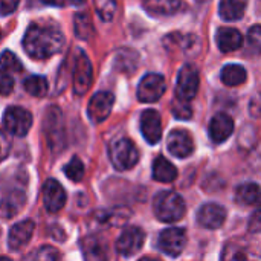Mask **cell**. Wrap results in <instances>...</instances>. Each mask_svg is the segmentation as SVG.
Masks as SVG:
<instances>
[{
    "instance_id": "obj_1",
    "label": "cell",
    "mask_w": 261,
    "mask_h": 261,
    "mask_svg": "<svg viewBox=\"0 0 261 261\" xmlns=\"http://www.w3.org/2000/svg\"><path fill=\"white\" fill-rule=\"evenodd\" d=\"M64 46L63 32L52 24L34 23L26 29L23 47L31 58L46 60L58 54Z\"/></svg>"
},
{
    "instance_id": "obj_2",
    "label": "cell",
    "mask_w": 261,
    "mask_h": 261,
    "mask_svg": "<svg viewBox=\"0 0 261 261\" xmlns=\"http://www.w3.org/2000/svg\"><path fill=\"white\" fill-rule=\"evenodd\" d=\"M220 261H261V231L228 242Z\"/></svg>"
},
{
    "instance_id": "obj_3",
    "label": "cell",
    "mask_w": 261,
    "mask_h": 261,
    "mask_svg": "<svg viewBox=\"0 0 261 261\" xmlns=\"http://www.w3.org/2000/svg\"><path fill=\"white\" fill-rule=\"evenodd\" d=\"M153 210L161 222L174 223L184 217L187 205L184 197L176 191H161L153 200Z\"/></svg>"
},
{
    "instance_id": "obj_4",
    "label": "cell",
    "mask_w": 261,
    "mask_h": 261,
    "mask_svg": "<svg viewBox=\"0 0 261 261\" xmlns=\"http://www.w3.org/2000/svg\"><path fill=\"white\" fill-rule=\"evenodd\" d=\"M109 156L113 167L119 171L132 170L139 161V151L136 145L127 138L113 141L109 148Z\"/></svg>"
},
{
    "instance_id": "obj_5",
    "label": "cell",
    "mask_w": 261,
    "mask_h": 261,
    "mask_svg": "<svg viewBox=\"0 0 261 261\" xmlns=\"http://www.w3.org/2000/svg\"><path fill=\"white\" fill-rule=\"evenodd\" d=\"M199 72L193 64H185L177 75V86H176V96L180 101H191L199 92Z\"/></svg>"
},
{
    "instance_id": "obj_6",
    "label": "cell",
    "mask_w": 261,
    "mask_h": 261,
    "mask_svg": "<svg viewBox=\"0 0 261 261\" xmlns=\"http://www.w3.org/2000/svg\"><path fill=\"white\" fill-rule=\"evenodd\" d=\"M3 125L11 135L24 136L32 125V115L23 107H8L3 115Z\"/></svg>"
},
{
    "instance_id": "obj_7",
    "label": "cell",
    "mask_w": 261,
    "mask_h": 261,
    "mask_svg": "<svg viewBox=\"0 0 261 261\" xmlns=\"http://www.w3.org/2000/svg\"><path fill=\"white\" fill-rule=\"evenodd\" d=\"M187 246V232L182 228H168L159 234L158 248L170 257H179Z\"/></svg>"
},
{
    "instance_id": "obj_8",
    "label": "cell",
    "mask_w": 261,
    "mask_h": 261,
    "mask_svg": "<svg viewBox=\"0 0 261 261\" xmlns=\"http://www.w3.org/2000/svg\"><path fill=\"white\" fill-rule=\"evenodd\" d=\"M165 93V80L159 73H147L138 86V99L141 102H156Z\"/></svg>"
},
{
    "instance_id": "obj_9",
    "label": "cell",
    "mask_w": 261,
    "mask_h": 261,
    "mask_svg": "<svg viewBox=\"0 0 261 261\" xmlns=\"http://www.w3.org/2000/svg\"><path fill=\"white\" fill-rule=\"evenodd\" d=\"M92 64L89 57L80 50L73 64V90L76 95H84L92 84Z\"/></svg>"
},
{
    "instance_id": "obj_10",
    "label": "cell",
    "mask_w": 261,
    "mask_h": 261,
    "mask_svg": "<svg viewBox=\"0 0 261 261\" xmlns=\"http://www.w3.org/2000/svg\"><path fill=\"white\" fill-rule=\"evenodd\" d=\"M115 104V96L110 92H98L95 93L87 106V115L92 122L99 124L106 121L112 112V107Z\"/></svg>"
},
{
    "instance_id": "obj_11",
    "label": "cell",
    "mask_w": 261,
    "mask_h": 261,
    "mask_svg": "<svg viewBox=\"0 0 261 261\" xmlns=\"http://www.w3.org/2000/svg\"><path fill=\"white\" fill-rule=\"evenodd\" d=\"M144 240H145V234L141 228L128 226L121 232L116 242V251L124 257H132L142 248Z\"/></svg>"
},
{
    "instance_id": "obj_12",
    "label": "cell",
    "mask_w": 261,
    "mask_h": 261,
    "mask_svg": "<svg viewBox=\"0 0 261 261\" xmlns=\"http://www.w3.org/2000/svg\"><path fill=\"white\" fill-rule=\"evenodd\" d=\"M167 147L173 156L179 159H185L193 154L194 141H193V136L187 130H174L170 133L167 139Z\"/></svg>"
},
{
    "instance_id": "obj_13",
    "label": "cell",
    "mask_w": 261,
    "mask_h": 261,
    "mask_svg": "<svg viewBox=\"0 0 261 261\" xmlns=\"http://www.w3.org/2000/svg\"><path fill=\"white\" fill-rule=\"evenodd\" d=\"M46 138L50 148H63L64 132H63V118L61 112L57 107H50L46 115Z\"/></svg>"
},
{
    "instance_id": "obj_14",
    "label": "cell",
    "mask_w": 261,
    "mask_h": 261,
    "mask_svg": "<svg viewBox=\"0 0 261 261\" xmlns=\"http://www.w3.org/2000/svg\"><path fill=\"white\" fill-rule=\"evenodd\" d=\"M226 220V210L217 203H205L197 211V223L206 229H219Z\"/></svg>"
},
{
    "instance_id": "obj_15",
    "label": "cell",
    "mask_w": 261,
    "mask_h": 261,
    "mask_svg": "<svg viewBox=\"0 0 261 261\" xmlns=\"http://www.w3.org/2000/svg\"><path fill=\"white\" fill-rule=\"evenodd\" d=\"M141 132L145 141L151 145L158 144L162 138V119L159 112L145 110L141 115Z\"/></svg>"
},
{
    "instance_id": "obj_16",
    "label": "cell",
    "mask_w": 261,
    "mask_h": 261,
    "mask_svg": "<svg viewBox=\"0 0 261 261\" xmlns=\"http://www.w3.org/2000/svg\"><path fill=\"white\" fill-rule=\"evenodd\" d=\"M44 208L49 213H58L66 203V191L55 179H47L43 185Z\"/></svg>"
},
{
    "instance_id": "obj_17",
    "label": "cell",
    "mask_w": 261,
    "mask_h": 261,
    "mask_svg": "<svg viewBox=\"0 0 261 261\" xmlns=\"http://www.w3.org/2000/svg\"><path fill=\"white\" fill-rule=\"evenodd\" d=\"M35 229V225L32 220H23L15 223L11 231H9V237H8V246L11 251H20L23 246L28 245V242L32 237V232Z\"/></svg>"
},
{
    "instance_id": "obj_18",
    "label": "cell",
    "mask_w": 261,
    "mask_h": 261,
    "mask_svg": "<svg viewBox=\"0 0 261 261\" xmlns=\"http://www.w3.org/2000/svg\"><path fill=\"white\" fill-rule=\"evenodd\" d=\"M234 132V121L226 113H217L210 122V138L216 144L225 142Z\"/></svg>"
},
{
    "instance_id": "obj_19",
    "label": "cell",
    "mask_w": 261,
    "mask_h": 261,
    "mask_svg": "<svg viewBox=\"0 0 261 261\" xmlns=\"http://www.w3.org/2000/svg\"><path fill=\"white\" fill-rule=\"evenodd\" d=\"M217 46L222 52H234L242 47L243 37L234 28H220L217 31Z\"/></svg>"
},
{
    "instance_id": "obj_20",
    "label": "cell",
    "mask_w": 261,
    "mask_h": 261,
    "mask_svg": "<svg viewBox=\"0 0 261 261\" xmlns=\"http://www.w3.org/2000/svg\"><path fill=\"white\" fill-rule=\"evenodd\" d=\"M24 205V194L18 191L8 193L0 199V217L2 219H12L18 214V211Z\"/></svg>"
},
{
    "instance_id": "obj_21",
    "label": "cell",
    "mask_w": 261,
    "mask_h": 261,
    "mask_svg": "<svg viewBox=\"0 0 261 261\" xmlns=\"http://www.w3.org/2000/svg\"><path fill=\"white\" fill-rule=\"evenodd\" d=\"M236 200L240 205H258L261 203V187L254 182H246L237 187L236 190Z\"/></svg>"
},
{
    "instance_id": "obj_22",
    "label": "cell",
    "mask_w": 261,
    "mask_h": 261,
    "mask_svg": "<svg viewBox=\"0 0 261 261\" xmlns=\"http://www.w3.org/2000/svg\"><path fill=\"white\" fill-rule=\"evenodd\" d=\"M153 177L158 182L170 184L177 177V168L164 156H159L153 162Z\"/></svg>"
},
{
    "instance_id": "obj_23",
    "label": "cell",
    "mask_w": 261,
    "mask_h": 261,
    "mask_svg": "<svg viewBox=\"0 0 261 261\" xmlns=\"http://www.w3.org/2000/svg\"><path fill=\"white\" fill-rule=\"evenodd\" d=\"M246 9V0H220L219 12L220 17L226 21L240 20Z\"/></svg>"
},
{
    "instance_id": "obj_24",
    "label": "cell",
    "mask_w": 261,
    "mask_h": 261,
    "mask_svg": "<svg viewBox=\"0 0 261 261\" xmlns=\"http://www.w3.org/2000/svg\"><path fill=\"white\" fill-rule=\"evenodd\" d=\"M246 78H248V73L245 67L240 64H228L222 69V73H220L222 83L228 87L240 86L246 81Z\"/></svg>"
},
{
    "instance_id": "obj_25",
    "label": "cell",
    "mask_w": 261,
    "mask_h": 261,
    "mask_svg": "<svg viewBox=\"0 0 261 261\" xmlns=\"http://www.w3.org/2000/svg\"><path fill=\"white\" fill-rule=\"evenodd\" d=\"M182 0H144V6L148 12L158 15H171L180 8Z\"/></svg>"
},
{
    "instance_id": "obj_26",
    "label": "cell",
    "mask_w": 261,
    "mask_h": 261,
    "mask_svg": "<svg viewBox=\"0 0 261 261\" xmlns=\"http://www.w3.org/2000/svg\"><path fill=\"white\" fill-rule=\"evenodd\" d=\"M84 261H107L102 245L95 237H87L81 243Z\"/></svg>"
},
{
    "instance_id": "obj_27",
    "label": "cell",
    "mask_w": 261,
    "mask_h": 261,
    "mask_svg": "<svg viewBox=\"0 0 261 261\" xmlns=\"http://www.w3.org/2000/svg\"><path fill=\"white\" fill-rule=\"evenodd\" d=\"M73 23H75V35L80 40H89L93 35V24L87 12L75 14Z\"/></svg>"
},
{
    "instance_id": "obj_28",
    "label": "cell",
    "mask_w": 261,
    "mask_h": 261,
    "mask_svg": "<svg viewBox=\"0 0 261 261\" xmlns=\"http://www.w3.org/2000/svg\"><path fill=\"white\" fill-rule=\"evenodd\" d=\"M23 86H24V90L31 96H35V98H43L47 93V89H49L46 78L40 76V75H34V76L26 78Z\"/></svg>"
},
{
    "instance_id": "obj_29",
    "label": "cell",
    "mask_w": 261,
    "mask_h": 261,
    "mask_svg": "<svg viewBox=\"0 0 261 261\" xmlns=\"http://www.w3.org/2000/svg\"><path fill=\"white\" fill-rule=\"evenodd\" d=\"M93 3H95V9L102 21L113 20V17L116 14V8H118L116 0H93Z\"/></svg>"
},
{
    "instance_id": "obj_30",
    "label": "cell",
    "mask_w": 261,
    "mask_h": 261,
    "mask_svg": "<svg viewBox=\"0 0 261 261\" xmlns=\"http://www.w3.org/2000/svg\"><path fill=\"white\" fill-rule=\"evenodd\" d=\"M21 261H58V252L50 246H41L26 254Z\"/></svg>"
},
{
    "instance_id": "obj_31",
    "label": "cell",
    "mask_w": 261,
    "mask_h": 261,
    "mask_svg": "<svg viewBox=\"0 0 261 261\" xmlns=\"http://www.w3.org/2000/svg\"><path fill=\"white\" fill-rule=\"evenodd\" d=\"M0 66L8 73H18V72L23 70V66H21L20 60L11 50H5L0 55Z\"/></svg>"
},
{
    "instance_id": "obj_32",
    "label": "cell",
    "mask_w": 261,
    "mask_h": 261,
    "mask_svg": "<svg viewBox=\"0 0 261 261\" xmlns=\"http://www.w3.org/2000/svg\"><path fill=\"white\" fill-rule=\"evenodd\" d=\"M64 174L72 182H80L84 177V164L81 162V159L80 158H72L69 161V164L64 167Z\"/></svg>"
},
{
    "instance_id": "obj_33",
    "label": "cell",
    "mask_w": 261,
    "mask_h": 261,
    "mask_svg": "<svg viewBox=\"0 0 261 261\" xmlns=\"http://www.w3.org/2000/svg\"><path fill=\"white\" fill-rule=\"evenodd\" d=\"M248 47L254 54H261V24H255L248 32Z\"/></svg>"
},
{
    "instance_id": "obj_34",
    "label": "cell",
    "mask_w": 261,
    "mask_h": 261,
    "mask_svg": "<svg viewBox=\"0 0 261 261\" xmlns=\"http://www.w3.org/2000/svg\"><path fill=\"white\" fill-rule=\"evenodd\" d=\"M173 115L179 119H190L193 112H191V107L188 106V102L177 99V102L173 104Z\"/></svg>"
},
{
    "instance_id": "obj_35",
    "label": "cell",
    "mask_w": 261,
    "mask_h": 261,
    "mask_svg": "<svg viewBox=\"0 0 261 261\" xmlns=\"http://www.w3.org/2000/svg\"><path fill=\"white\" fill-rule=\"evenodd\" d=\"M12 89H14V80L6 70L0 69V95H9Z\"/></svg>"
},
{
    "instance_id": "obj_36",
    "label": "cell",
    "mask_w": 261,
    "mask_h": 261,
    "mask_svg": "<svg viewBox=\"0 0 261 261\" xmlns=\"http://www.w3.org/2000/svg\"><path fill=\"white\" fill-rule=\"evenodd\" d=\"M11 150V141L6 136V133L0 128V161H3Z\"/></svg>"
},
{
    "instance_id": "obj_37",
    "label": "cell",
    "mask_w": 261,
    "mask_h": 261,
    "mask_svg": "<svg viewBox=\"0 0 261 261\" xmlns=\"http://www.w3.org/2000/svg\"><path fill=\"white\" fill-rule=\"evenodd\" d=\"M20 0H0V14L2 15H8L11 12L15 11V8L18 6Z\"/></svg>"
},
{
    "instance_id": "obj_38",
    "label": "cell",
    "mask_w": 261,
    "mask_h": 261,
    "mask_svg": "<svg viewBox=\"0 0 261 261\" xmlns=\"http://www.w3.org/2000/svg\"><path fill=\"white\" fill-rule=\"evenodd\" d=\"M252 222L254 223H258L261 225V205L255 210V213H254V217H252Z\"/></svg>"
},
{
    "instance_id": "obj_39",
    "label": "cell",
    "mask_w": 261,
    "mask_h": 261,
    "mask_svg": "<svg viewBox=\"0 0 261 261\" xmlns=\"http://www.w3.org/2000/svg\"><path fill=\"white\" fill-rule=\"evenodd\" d=\"M43 3H46V5H52V6H60V5H63V0H41Z\"/></svg>"
},
{
    "instance_id": "obj_40",
    "label": "cell",
    "mask_w": 261,
    "mask_h": 261,
    "mask_svg": "<svg viewBox=\"0 0 261 261\" xmlns=\"http://www.w3.org/2000/svg\"><path fill=\"white\" fill-rule=\"evenodd\" d=\"M139 261H161V260H158V258H153V257H144V258H141Z\"/></svg>"
},
{
    "instance_id": "obj_41",
    "label": "cell",
    "mask_w": 261,
    "mask_h": 261,
    "mask_svg": "<svg viewBox=\"0 0 261 261\" xmlns=\"http://www.w3.org/2000/svg\"><path fill=\"white\" fill-rule=\"evenodd\" d=\"M69 2H70V3H73V5H81L84 0H69Z\"/></svg>"
},
{
    "instance_id": "obj_42",
    "label": "cell",
    "mask_w": 261,
    "mask_h": 261,
    "mask_svg": "<svg viewBox=\"0 0 261 261\" xmlns=\"http://www.w3.org/2000/svg\"><path fill=\"white\" fill-rule=\"evenodd\" d=\"M0 261H12L11 258H8V257H0Z\"/></svg>"
},
{
    "instance_id": "obj_43",
    "label": "cell",
    "mask_w": 261,
    "mask_h": 261,
    "mask_svg": "<svg viewBox=\"0 0 261 261\" xmlns=\"http://www.w3.org/2000/svg\"><path fill=\"white\" fill-rule=\"evenodd\" d=\"M197 2H208V0H197Z\"/></svg>"
}]
</instances>
